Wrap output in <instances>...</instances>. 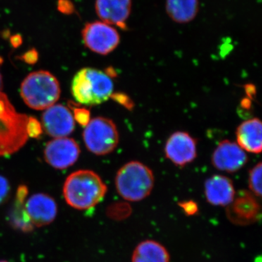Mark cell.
Here are the masks:
<instances>
[{"label": "cell", "instance_id": "obj_4", "mask_svg": "<svg viewBox=\"0 0 262 262\" xmlns=\"http://www.w3.org/2000/svg\"><path fill=\"white\" fill-rule=\"evenodd\" d=\"M20 96L29 108L46 110L56 104L61 96V86L48 71L39 70L27 76L20 84Z\"/></svg>", "mask_w": 262, "mask_h": 262}, {"label": "cell", "instance_id": "obj_5", "mask_svg": "<svg viewBox=\"0 0 262 262\" xmlns=\"http://www.w3.org/2000/svg\"><path fill=\"white\" fill-rule=\"evenodd\" d=\"M155 184L151 169L138 161L129 162L117 172L115 185L117 192L124 199L138 202L149 195Z\"/></svg>", "mask_w": 262, "mask_h": 262}, {"label": "cell", "instance_id": "obj_20", "mask_svg": "<svg viewBox=\"0 0 262 262\" xmlns=\"http://www.w3.org/2000/svg\"><path fill=\"white\" fill-rule=\"evenodd\" d=\"M74 118L76 122H78L82 126L85 127L91 119H90V112L85 108H75L74 110Z\"/></svg>", "mask_w": 262, "mask_h": 262}, {"label": "cell", "instance_id": "obj_11", "mask_svg": "<svg viewBox=\"0 0 262 262\" xmlns=\"http://www.w3.org/2000/svg\"><path fill=\"white\" fill-rule=\"evenodd\" d=\"M26 215L36 227L49 225L56 219L58 208L53 198L44 193L33 194L26 203Z\"/></svg>", "mask_w": 262, "mask_h": 262}, {"label": "cell", "instance_id": "obj_12", "mask_svg": "<svg viewBox=\"0 0 262 262\" xmlns=\"http://www.w3.org/2000/svg\"><path fill=\"white\" fill-rule=\"evenodd\" d=\"M211 161L218 170L234 173L246 165L248 157L238 144L225 140L222 141L213 151Z\"/></svg>", "mask_w": 262, "mask_h": 262}, {"label": "cell", "instance_id": "obj_3", "mask_svg": "<svg viewBox=\"0 0 262 262\" xmlns=\"http://www.w3.org/2000/svg\"><path fill=\"white\" fill-rule=\"evenodd\" d=\"M113 90L110 75L94 68L82 69L72 80V96L77 102L86 106H96L107 101Z\"/></svg>", "mask_w": 262, "mask_h": 262}, {"label": "cell", "instance_id": "obj_25", "mask_svg": "<svg viewBox=\"0 0 262 262\" xmlns=\"http://www.w3.org/2000/svg\"><path fill=\"white\" fill-rule=\"evenodd\" d=\"M2 89H3V77L0 73V92H1Z\"/></svg>", "mask_w": 262, "mask_h": 262}, {"label": "cell", "instance_id": "obj_26", "mask_svg": "<svg viewBox=\"0 0 262 262\" xmlns=\"http://www.w3.org/2000/svg\"><path fill=\"white\" fill-rule=\"evenodd\" d=\"M0 262H8V261H0Z\"/></svg>", "mask_w": 262, "mask_h": 262}, {"label": "cell", "instance_id": "obj_23", "mask_svg": "<svg viewBox=\"0 0 262 262\" xmlns=\"http://www.w3.org/2000/svg\"><path fill=\"white\" fill-rule=\"evenodd\" d=\"M180 207L182 208L184 213L188 215L196 214L198 211V206L194 201H189L183 202L180 203Z\"/></svg>", "mask_w": 262, "mask_h": 262}, {"label": "cell", "instance_id": "obj_10", "mask_svg": "<svg viewBox=\"0 0 262 262\" xmlns=\"http://www.w3.org/2000/svg\"><path fill=\"white\" fill-rule=\"evenodd\" d=\"M165 153L172 163L179 166H184L196 158L195 139L186 132L174 133L165 144Z\"/></svg>", "mask_w": 262, "mask_h": 262}, {"label": "cell", "instance_id": "obj_17", "mask_svg": "<svg viewBox=\"0 0 262 262\" xmlns=\"http://www.w3.org/2000/svg\"><path fill=\"white\" fill-rule=\"evenodd\" d=\"M132 262H170V256L163 245L155 241H144L134 250Z\"/></svg>", "mask_w": 262, "mask_h": 262}, {"label": "cell", "instance_id": "obj_16", "mask_svg": "<svg viewBox=\"0 0 262 262\" xmlns=\"http://www.w3.org/2000/svg\"><path fill=\"white\" fill-rule=\"evenodd\" d=\"M237 144L244 151L259 154L262 149V125L258 118L246 120L236 131Z\"/></svg>", "mask_w": 262, "mask_h": 262}, {"label": "cell", "instance_id": "obj_15", "mask_svg": "<svg viewBox=\"0 0 262 262\" xmlns=\"http://www.w3.org/2000/svg\"><path fill=\"white\" fill-rule=\"evenodd\" d=\"M205 195L213 206H229L235 196L233 183L225 176H213L205 183Z\"/></svg>", "mask_w": 262, "mask_h": 262}, {"label": "cell", "instance_id": "obj_22", "mask_svg": "<svg viewBox=\"0 0 262 262\" xmlns=\"http://www.w3.org/2000/svg\"><path fill=\"white\" fill-rule=\"evenodd\" d=\"M10 184L8 179L0 175V205L4 203L9 195Z\"/></svg>", "mask_w": 262, "mask_h": 262}, {"label": "cell", "instance_id": "obj_2", "mask_svg": "<svg viewBox=\"0 0 262 262\" xmlns=\"http://www.w3.org/2000/svg\"><path fill=\"white\" fill-rule=\"evenodd\" d=\"M29 117L18 113L8 96L0 92V157L14 154L25 145Z\"/></svg>", "mask_w": 262, "mask_h": 262}, {"label": "cell", "instance_id": "obj_9", "mask_svg": "<svg viewBox=\"0 0 262 262\" xmlns=\"http://www.w3.org/2000/svg\"><path fill=\"white\" fill-rule=\"evenodd\" d=\"M42 125L46 134L54 139L70 135L75 128V120L70 108L54 104L42 114Z\"/></svg>", "mask_w": 262, "mask_h": 262}, {"label": "cell", "instance_id": "obj_18", "mask_svg": "<svg viewBox=\"0 0 262 262\" xmlns=\"http://www.w3.org/2000/svg\"><path fill=\"white\" fill-rule=\"evenodd\" d=\"M167 13L179 24H187L195 18L199 10L198 0H166Z\"/></svg>", "mask_w": 262, "mask_h": 262}, {"label": "cell", "instance_id": "obj_14", "mask_svg": "<svg viewBox=\"0 0 262 262\" xmlns=\"http://www.w3.org/2000/svg\"><path fill=\"white\" fill-rule=\"evenodd\" d=\"M132 8L131 0H96L95 9L101 21L125 30Z\"/></svg>", "mask_w": 262, "mask_h": 262}, {"label": "cell", "instance_id": "obj_6", "mask_svg": "<svg viewBox=\"0 0 262 262\" xmlns=\"http://www.w3.org/2000/svg\"><path fill=\"white\" fill-rule=\"evenodd\" d=\"M83 140L86 147L96 155L113 152L119 143V133L113 120L106 117H95L84 127Z\"/></svg>", "mask_w": 262, "mask_h": 262}, {"label": "cell", "instance_id": "obj_13", "mask_svg": "<svg viewBox=\"0 0 262 262\" xmlns=\"http://www.w3.org/2000/svg\"><path fill=\"white\" fill-rule=\"evenodd\" d=\"M227 216L238 225H251L260 217V206L254 194L247 191L239 192L229 205Z\"/></svg>", "mask_w": 262, "mask_h": 262}, {"label": "cell", "instance_id": "obj_7", "mask_svg": "<svg viewBox=\"0 0 262 262\" xmlns=\"http://www.w3.org/2000/svg\"><path fill=\"white\" fill-rule=\"evenodd\" d=\"M84 46L100 55L115 51L120 42V34L113 26L103 21L88 23L82 30Z\"/></svg>", "mask_w": 262, "mask_h": 262}, {"label": "cell", "instance_id": "obj_21", "mask_svg": "<svg viewBox=\"0 0 262 262\" xmlns=\"http://www.w3.org/2000/svg\"><path fill=\"white\" fill-rule=\"evenodd\" d=\"M27 128H28L29 137H38L42 133L41 124L32 117H29L28 127Z\"/></svg>", "mask_w": 262, "mask_h": 262}, {"label": "cell", "instance_id": "obj_24", "mask_svg": "<svg viewBox=\"0 0 262 262\" xmlns=\"http://www.w3.org/2000/svg\"><path fill=\"white\" fill-rule=\"evenodd\" d=\"M112 96L114 97V99L115 101H117V102L120 103V104L123 105L125 107L127 108H131L133 107V103L131 101L130 98H128V96H127L126 95L121 94H117L115 95H112Z\"/></svg>", "mask_w": 262, "mask_h": 262}, {"label": "cell", "instance_id": "obj_19", "mask_svg": "<svg viewBox=\"0 0 262 262\" xmlns=\"http://www.w3.org/2000/svg\"><path fill=\"white\" fill-rule=\"evenodd\" d=\"M261 163H258L251 169L248 179L251 192L258 198L261 196Z\"/></svg>", "mask_w": 262, "mask_h": 262}, {"label": "cell", "instance_id": "obj_1", "mask_svg": "<svg viewBox=\"0 0 262 262\" xmlns=\"http://www.w3.org/2000/svg\"><path fill=\"white\" fill-rule=\"evenodd\" d=\"M107 187L101 177L90 170H79L66 179L63 194L67 204L77 210H89L106 195Z\"/></svg>", "mask_w": 262, "mask_h": 262}, {"label": "cell", "instance_id": "obj_8", "mask_svg": "<svg viewBox=\"0 0 262 262\" xmlns=\"http://www.w3.org/2000/svg\"><path fill=\"white\" fill-rule=\"evenodd\" d=\"M80 155L78 144L73 139L67 137L49 141L44 150L46 163L58 170L70 168L77 161Z\"/></svg>", "mask_w": 262, "mask_h": 262}]
</instances>
